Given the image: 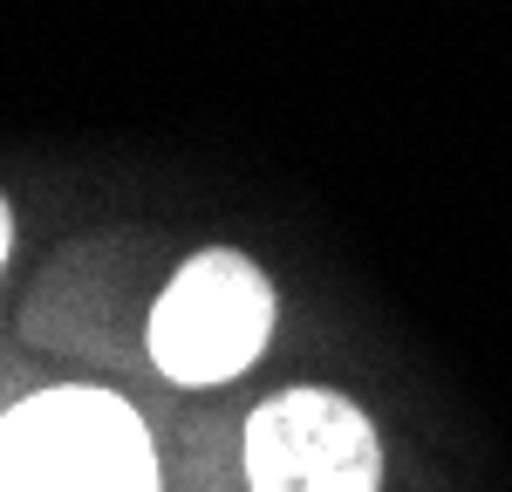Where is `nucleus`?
I'll return each instance as SVG.
<instances>
[{"label": "nucleus", "mask_w": 512, "mask_h": 492, "mask_svg": "<svg viewBox=\"0 0 512 492\" xmlns=\"http://www.w3.org/2000/svg\"><path fill=\"white\" fill-rule=\"evenodd\" d=\"M7 253H14V205L0 199V267H7Z\"/></svg>", "instance_id": "4"}, {"label": "nucleus", "mask_w": 512, "mask_h": 492, "mask_svg": "<svg viewBox=\"0 0 512 492\" xmlns=\"http://www.w3.org/2000/svg\"><path fill=\"white\" fill-rule=\"evenodd\" d=\"M0 492H158V445L117 390L55 383L0 410Z\"/></svg>", "instance_id": "1"}, {"label": "nucleus", "mask_w": 512, "mask_h": 492, "mask_svg": "<svg viewBox=\"0 0 512 492\" xmlns=\"http://www.w3.org/2000/svg\"><path fill=\"white\" fill-rule=\"evenodd\" d=\"M267 335H274V287L233 246L192 253L151 301V363L185 390L233 383L239 369L260 363Z\"/></svg>", "instance_id": "2"}, {"label": "nucleus", "mask_w": 512, "mask_h": 492, "mask_svg": "<svg viewBox=\"0 0 512 492\" xmlns=\"http://www.w3.org/2000/svg\"><path fill=\"white\" fill-rule=\"evenodd\" d=\"M246 486L253 492H376L383 445L369 410L335 390H280L246 417Z\"/></svg>", "instance_id": "3"}]
</instances>
